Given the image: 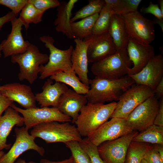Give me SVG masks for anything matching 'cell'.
Returning <instances> with one entry per match:
<instances>
[{
  "mask_svg": "<svg viewBox=\"0 0 163 163\" xmlns=\"http://www.w3.org/2000/svg\"><path fill=\"white\" fill-rule=\"evenodd\" d=\"M28 130L24 127L14 129L15 142L9 151L0 158V163H15L21 155L29 150L36 151L41 156L44 155V149L36 143L35 138L29 133Z\"/></svg>",
  "mask_w": 163,
  "mask_h": 163,
  "instance_id": "4fadbf2b",
  "label": "cell"
},
{
  "mask_svg": "<svg viewBox=\"0 0 163 163\" xmlns=\"http://www.w3.org/2000/svg\"><path fill=\"white\" fill-rule=\"evenodd\" d=\"M154 95V91L149 88L133 84L120 97L110 118L126 119L138 106Z\"/></svg>",
  "mask_w": 163,
  "mask_h": 163,
  "instance_id": "52a82bcc",
  "label": "cell"
},
{
  "mask_svg": "<svg viewBox=\"0 0 163 163\" xmlns=\"http://www.w3.org/2000/svg\"><path fill=\"white\" fill-rule=\"evenodd\" d=\"M0 91L25 109L37 107L35 95L29 86L18 83H9L0 86Z\"/></svg>",
  "mask_w": 163,
  "mask_h": 163,
  "instance_id": "ac0fdd59",
  "label": "cell"
},
{
  "mask_svg": "<svg viewBox=\"0 0 163 163\" xmlns=\"http://www.w3.org/2000/svg\"><path fill=\"white\" fill-rule=\"evenodd\" d=\"M81 147L87 153L92 163H106L101 158L97 150V146L87 138L79 142Z\"/></svg>",
  "mask_w": 163,
  "mask_h": 163,
  "instance_id": "836d02e7",
  "label": "cell"
},
{
  "mask_svg": "<svg viewBox=\"0 0 163 163\" xmlns=\"http://www.w3.org/2000/svg\"><path fill=\"white\" fill-rule=\"evenodd\" d=\"M17 15L14 12L10 11L5 15L0 17V30L3 26L6 23L11 22Z\"/></svg>",
  "mask_w": 163,
  "mask_h": 163,
  "instance_id": "60d3db41",
  "label": "cell"
},
{
  "mask_svg": "<svg viewBox=\"0 0 163 163\" xmlns=\"http://www.w3.org/2000/svg\"><path fill=\"white\" fill-rule=\"evenodd\" d=\"M153 21L155 24L157 23L160 26L162 32H163V19H159L155 18Z\"/></svg>",
  "mask_w": 163,
  "mask_h": 163,
  "instance_id": "f6af8a7d",
  "label": "cell"
},
{
  "mask_svg": "<svg viewBox=\"0 0 163 163\" xmlns=\"http://www.w3.org/2000/svg\"><path fill=\"white\" fill-rule=\"evenodd\" d=\"M83 40L88 42L87 55L88 63L101 60L114 53L117 50L108 32L92 34Z\"/></svg>",
  "mask_w": 163,
  "mask_h": 163,
  "instance_id": "5bb4252c",
  "label": "cell"
},
{
  "mask_svg": "<svg viewBox=\"0 0 163 163\" xmlns=\"http://www.w3.org/2000/svg\"><path fill=\"white\" fill-rule=\"evenodd\" d=\"M5 152L2 151H0V158L4 154Z\"/></svg>",
  "mask_w": 163,
  "mask_h": 163,
  "instance_id": "c3c4849f",
  "label": "cell"
},
{
  "mask_svg": "<svg viewBox=\"0 0 163 163\" xmlns=\"http://www.w3.org/2000/svg\"><path fill=\"white\" fill-rule=\"evenodd\" d=\"M133 131L126 119L114 117L104 123L87 138L98 146L104 142L116 139Z\"/></svg>",
  "mask_w": 163,
  "mask_h": 163,
  "instance_id": "7c38bea8",
  "label": "cell"
},
{
  "mask_svg": "<svg viewBox=\"0 0 163 163\" xmlns=\"http://www.w3.org/2000/svg\"><path fill=\"white\" fill-rule=\"evenodd\" d=\"M10 107L22 115L25 127L28 130L42 123L53 121L61 123L72 121L70 117L64 115L55 107L23 109L16 106L13 103Z\"/></svg>",
  "mask_w": 163,
  "mask_h": 163,
  "instance_id": "9c48e42d",
  "label": "cell"
},
{
  "mask_svg": "<svg viewBox=\"0 0 163 163\" xmlns=\"http://www.w3.org/2000/svg\"><path fill=\"white\" fill-rule=\"evenodd\" d=\"M39 39L50 53L46 64L40 66V79H44L59 72L73 70L71 59L73 49L72 46L70 45L66 50H61L54 46V40L52 37L43 36Z\"/></svg>",
  "mask_w": 163,
  "mask_h": 163,
  "instance_id": "277c9868",
  "label": "cell"
},
{
  "mask_svg": "<svg viewBox=\"0 0 163 163\" xmlns=\"http://www.w3.org/2000/svg\"><path fill=\"white\" fill-rule=\"evenodd\" d=\"M49 58L47 54L41 53L37 46L31 44L23 53L11 56V61L19 65V80H26L32 84L40 72V66L47 63Z\"/></svg>",
  "mask_w": 163,
  "mask_h": 163,
  "instance_id": "8992f818",
  "label": "cell"
},
{
  "mask_svg": "<svg viewBox=\"0 0 163 163\" xmlns=\"http://www.w3.org/2000/svg\"><path fill=\"white\" fill-rule=\"evenodd\" d=\"M154 91L155 96L158 100L163 97V78L157 85Z\"/></svg>",
  "mask_w": 163,
  "mask_h": 163,
  "instance_id": "b9f144b4",
  "label": "cell"
},
{
  "mask_svg": "<svg viewBox=\"0 0 163 163\" xmlns=\"http://www.w3.org/2000/svg\"><path fill=\"white\" fill-rule=\"evenodd\" d=\"M129 38L140 43L150 44L155 38V24L138 11L122 15Z\"/></svg>",
  "mask_w": 163,
  "mask_h": 163,
  "instance_id": "ba28073f",
  "label": "cell"
},
{
  "mask_svg": "<svg viewBox=\"0 0 163 163\" xmlns=\"http://www.w3.org/2000/svg\"><path fill=\"white\" fill-rule=\"evenodd\" d=\"M24 124L23 117L19 113L10 106L0 116V151L3 149H9L11 144L6 143L7 138L14 126H21Z\"/></svg>",
  "mask_w": 163,
  "mask_h": 163,
  "instance_id": "7402d4cb",
  "label": "cell"
},
{
  "mask_svg": "<svg viewBox=\"0 0 163 163\" xmlns=\"http://www.w3.org/2000/svg\"><path fill=\"white\" fill-rule=\"evenodd\" d=\"M158 5L161 13L163 14V0H159L157 1Z\"/></svg>",
  "mask_w": 163,
  "mask_h": 163,
  "instance_id": "7dc6e473",
  "label": "cell"
},
{
  "mask_svg": "<svg viewBox=\"0 0 163 163\" xmlns=\"http://www.w3.org/2000/svg\"><path fill=\"white\" fill-rule=\"evenodd\" d=\"M13 102L5 96L0 91V116L7 108L10 106Z\"/></svg>",
  "mask_w": 163,
  "mask_h": 163,
  "instance_id": "ab89813d",
  "label": "cell"
},
{
  "mask_svg": "<svg viewBox=\"0 0 163 163\" xmlns=\"http://www.w3.org/2000/svg\"><path fill=\"white\" fill-rule=\"evenodd\" d=\"M140 12L144 14H152L155 16V18L159 19H163V14L161 13L158 4H154L151 2H149L147 7H142Z\"/></svg>",
  "mask_w": 163,
  "mask_h": 163,
  "instance_id": "8d00e7d4",
  "label": "cell"
},
{
  "mask_svg": "<svg viewBox=\"0 0 163 163\" xmlns=\"http://www.w3.org/2000/svg\"><path fill=\"white\" fill-rule=\"evenodd\" d=\"M27 2V0H0V5L9 8L17 15Z\"/></svg>",
  "mask_w": 163,
  "mask_h": 163,
  "instance_id": "d590c367",
  "label": "cell"
},
{
  "mask_svg": "<svg viewBox=\"0 0 163 163\" xmlns=\"http://www.w3.org/2000/svg\"><path fill=\"white\" fill-rule=\"evenodd\" d=\"M113 14L112 8L105 3L93 27L92 34H99L107 32L110 20Z\"/></svg>",
  "mask_w": 163,
  "mask_h": 163,
  "instance_id": "4dcf8cb0",
  "label": "cell"
},
{
  "mask_svg": "<svg viewBox=\"0 0 163 163\" xmlns=\"http://www.w3.org/2000/svg\"><path fill=\"white\" fill-rule=\"evenodd\" d=\"M159 102L154 95L138 106L126 119L133 131L141 132L152 125L157 113Z\"/></svg>",
  "mask_w": 163,
  "mask_h": 163,
  "instance_id": "30bf717a",
  "label": "cell"
},
{
  "mask_svg": "<svg viewBox=\"0 0 163 163\" xmlns=\"http://www.w3.org/2000/svg\"><path fill=\"white\" fill-rule=\"evenodd\" d=\"M154 124L163 126V97L160 99L157 113L155 117Z\"/></svg>",
  "mask_w": 163,
  "mask_h": 163,
  "instance_id": "f35d334b",
  "label": "cell"
},
{
  "mask_svg": "<svg viewBox=\"0 0 163 163\" xmlns=\"http://www.w3.org/2000/svg\"><path fill=\"white\" fill-rule=\"evenodd\" d=\"M99 14H96L83 18L80 21L71 23L72 31L75 39L83 40L92 34V30Z\"/></svg>",
  "mask_w": 163,
  "mask_h": 163,
  "instance_id": "484cf974",
  "label": "cell"
},
{
  "mask_svg": "<svg viewBox=\"0 0 163 163\" xmlns=\"http://www.w3.org/2000/svg\"><path fill=\"white\" fill-rule=\"evenodd\" d=\"M132 141L163 145V126L153 124L138 133Z\"/></svg>",
  "mask_w": 163,
  "mask_h": 163,
  "instance_id": "4316f807",
  "label": "cell"
},
{
  "mask_svg": "<svg viewBox=\"0 0 163 163\" xmlns=\"http://www.w3.org/2000/svg\"><path fill=\"white\" fill-rule=\"evenodd\" d=\"M112 8L113 14L123 15L138 11L141 0H104Z\"/></svg>",
  "mask_w": 163,
  "mask_h": 163,
  "instance_id": "f1b7e54d",
  "label": "cell"
},
{
  "mask_svg": "<svg viewBox=\"0 0 163 163\" xmlns=\"http://www.w3.org/2000/svg\"><path fill=\"white\" fill-rule=\"evenodd\" d=\"M108 32L117 50H126L129 37L122 15H112Z\"/></svg>",
  "mask_w": 163,
  "mask_h": 163,
  "instance_id": "cb8c5ba5",
  "label": "cell"
},
{
  "mask_svg": "<svg viewBox=\"0 0 163 163\" xmlns=\"http://www.w3.org/2000/svg\"><path fill=\"white\" fill-rule=\"evenodd\" d=\"M88 103L85 95L68 89L60 97L57 108L62 113L70 117L75 123L82 108Z\"/></svg>",
  "mask_w": 163,
  "mask_h": 163,
  "instance_id": "d6986e66",
  "label": "cell"
},
{
  "mask_svg": "<svg viewBox=\"0 0 163 163\" xmlns=\"http://www.w3.org/2000/svg\"><path fill=\"white\" fill-rule=\"evenodd\" d=\"M59 122L53 121L38 124L33 127L30 134L35 138L42 139L47 143L82 140L75 125L69 122Z\"/></svg>",
  "mask_w": 163,
  "mask_h": 163,
  "instance_id": "3957f363",
  "label": "cell"
},
{
  "mask_svg": "<svg viewBox=\"0 0 163 163\" xmlns=\"http://www.w3.org/2000/svg\"><path fill=\"white\" fill-rule=\"evenodd\" d=\"M140 163H148L146 160L144 158H143L141 161Z\"/></svg>",
  "mask_w": 163,
  "mask_h": 163,
  "instance_id": "f907efd6",
  "label": "cell"
},
{
  "mask_svg": "<svg viewBox=\"0 0 163 163\" xmlns=\"http://www.w3.org/2000/svg\"><path fill=\"white\" fill-rule=\"evenodd\" d=\"M132 64L126 50H118L113 54L93 63L91 70L96 76L115 79L127 75Z\"/></svg>",
  "mask_w": 163,
  "mask_h": 163,
  "instance_id": "5b68a950",
  "label": "cell"
},
{
  "mask_svg": "<svg viewBox=\"0 0 163 163\" xmlns=\"http://www.w3.org/2000/svg\"><path fill=\"white\" fill-rule=\"evenodd\" d=\"M78 0H70L68 2L62 1L57 7V18L54 24L56 30L65 35L68 38L75 39L72 31L70 20L72 12L75 4Z\"/></svg>",
  "mask_w": 163,
  "mask_h": 163,
  "instance_id": "603a6c76",
  "label": "cell"
},
{
  "mask_svg": "<svg viewBox=\"0 0 163 163\" xmlns=\"http://www.w3.org/2000/svg\"><path fill=\"white\" fill-rule=\"evenodd\" d=\"M64 144L71 151L73 163H92L88 155L81 147L79 142L72 141Z\"/></svg>",
  "mask_w": 163,
  "mask_h": 163,
  "instance_id": "d6a6232c",
  "label": "cell"
},
{
  "mask_svg": "<svg viewBox=\"0 0 163 163\" xmlns=\"http://www.w3.org/2000/svg\"><path fill=\"white\" fill-rule=\"evenodd\" d=\"M74 40L75 46L71 54L72 67L81 81L89 87V79L88 75V62L87 55L88 43L86 41L79 39H75Z\"/></svg>",
  "mask_w": 163,
  "mask_h": 163,
  "instance_id": "ffe728a7",
  "label": "cell"
},
{
  "mask_svg": "<svg viewBox=\"0 0 163 163\" xmlns=\"http://www.w3.org/2000/svg\"><path fill=\"white\" fill-rule=\"evenodd\" d=\"M117 103H87L81 110L75 122L82 136L87 137L110 118Z\"/></svg>",
  "mask_w": 163,
  "mask_h": 163,
  "instance_id": "7a4b0ae2",
  "label": "cell"
},
{
  "mask_svg": "<svg viewBox=\"0 0 163 163\" xmlns=\"http://www.w3.org/2000/svg\"><path fill=\"white\" fill-rule=\"evenodd\" d=\"M15 163H36L35 162L30 161L28 162H27L24 159L21 158L18 159Z\"/></svg>",
  "mask_w": 163,
  "mask_h": 163,
  "instance_id": "bcb514c9",
  "label": "cell"
},
{
  "mask_svg": "<svg viewBox=\"0 0 163 163\" xmlns=\"http://www.w3.org/2000/svg\"><path fill=\"white\" fill-rule=\"evenodd\" d=\"M39 163H73V160L72 156L68 159L58 161H51L46 159L42 158L40 160Z\"/></svg>",
  "mask_w": 163,
  "mask_h": 163,
  "instance_id": "7bdbcfd3",
  "label": "cell"
},
{
  "mask_svg": "<svg viewBox=\"0 0 163 163\" xmlns=\"http://www.w3.org/2000/svg\"><path fill=\"white\" fill-rule=\"evenodd\" d=\"M44 13L28 2L27 0V3L20 12L18 18L22 22L26 30H27L29 24H37L42 21Z\"/></svg>",
  "mask_w": 163,
  "mask_h": 163,
  "instance_id": "f546056e",
  "label": "cell"
},
{
  "mask_svg": "<svg viewBox=\"0 0 163 163\" xmlns=\"http://www.w3.org/2000/svg\"><path fill=\"white\" fill-rule=\"evenodd\" d=\"M129 76L133 79L136 84L146 86L154 91L163 78L162 55H155L140 72Z\"/></svg>",
  "mask_w": 163,
  "mask_h": 163,
  "instance_id": "9a60e30c",
  "label": "cell"
},
{
  "mask_svg": "<svg viewBox=\"0 0 163 163\" xmlns=\"http://www.w3.org/2000/svg\"><path fill=\"white\" fill-rule=\"evenodd\" d=\"M88 83L89 89L85 94L88 103L104 104L118 101L121 95L135 82L126 75L115 79L96 76L93 79H89Z\"/></svg>",
  "mask_w": 163,
  "mask_h": 163,
  "instance_id": "6da1fadb",
  "label": "cell"
},
{
  "mask_svg": "<svg viewBox=\"0 0 163 163\" xmlns=\"http://www.w3.org/2000/svg\"><path fill=\"white\" fill-rule=\"evenodd\" d=\"M28 2L43 12L48 9L57 7L60 3L58 0H28Z\"/></svg>",
  "mask_w": 163,
  "mask_h": 163,
  "instance_id": "e575fe53",
  "label": "cell"
},
{
  "mask_svg": "<svg viewBox=\"0 0 163 163\" xmlns=\"http://www.w3.org/2000/svg\"><path fill=\"white\" fill-rule=\"evenodd\" d=\"M153 148L157 151L161 159L163 160V145L155 144Z\"/></svg>",
  "mask_w": 163,
  "mask_h": 163,
  "instance_id": "ee69618b",
  "label": "cell"
},
{
  "mask_svg": "<svg viewBox=\"0 0 163 163\" xmlns=\"http://www.w3.org/2000/svg\"><path fill=\"white\" fill-rule=\"evenodd\" d=\"M88 4L76 13L70 20V23L96 14H99L105 5L104 0H89Z\"/></svg>",
  "mask_w": 163,
  "mask_h": 163,
  "instance_id": "1f68e13d",
  "label": "cell"
},
{
  "mask_svg": "<svg viewBox=\"0 0 163 163\" xmlns=\"http://www.w3.org/2000/svg\"><path fill=\"white\" fill-rule=\"evenodd\" d=\"M76 74L74 70H72L59 73L51 76L50 78L56 82L68 85L77 93L85 95L88 92L89 87L83 84Z\"/></svg>",
  "mask_w": 163,
  "mask_h": 163,
  "instance_id": "d4e9b609",
  "label": "cell"
},
{
  "mask_svg": "<svg viewBox=\"0 0 163 163\" xmlns=\"http://www.w3.org/2000/svg\"><path fill=\"white\" fill-rule=\"evenodd\" d=\"M126 51L129 60L133 64L128 75L135 74L140 72L155 55L154 47L129 38Z\"/></svg>",
  "mask_w": 163,
  "mask_h": 163,
  "instance_id": "2e32d148",
  "label": "cell"
},
{
  "mask_svg": "<svg viewBox=\"0 0 163 163\" xmlns=\"http://www.w3.org/2000/svg\"><path fill=\"white\" fill-rule=\"evenodd\" d=\"M11 22V32L1 43L5 58L23 53L31 44L24 39L21 32L23 25L18 18H15Z\"/></svg>",
  "mask_w": 163,
  "mask_h": 163,
  "instance_id": "e0dca14e",
  "label": "cell"
},
{
  "mask_svg": "<svg viewBox=\"0 0 163 163\" xmlns=\"http://www.w3.org/2000/svg\"><path fill=\"white\" fill-rule=\"evenodd\" d=\"M2 51V48L1 45L0 44V59L2 56L1 52Z\"/></svg>",
  "mask_w": 163,
  "mask_h": 163,
  "instance_id": "681fc988",
  "label": "cell"
},
{
  "mask_svg": "<svg viewBox=\"0 0 163 163\" xmlns=\"http://www.w3.org/2000/svg\"><path fill=\"white\" fill-rule=\"evenodd\" d=\"M138 132L133 131L116 139L103 142L97 146L101 158L106 163H125L129 146Z\"/></svg>",
  "mask_w": 163,
  "mask_h": 163,
  "instance_id": "8fae6325",
  "label": "cell"
},
{
  "mask_svg": "<svg viewBox=\"0 0 163 163\" xmlns=\"http://www.w3.org/2000/svg\"><path fill=\"white\" fill-rule=\"evenodd\" d=\"M143 158L148 163H163L162 160L157 151L152 147L144 155Z\"/></svg>",
  "mask_w": 163,
  "mask_h": 163,
  "instance_id": "74e56055",
  "label": "cell"
},
{
  "mask_svg": "<svg viewBox=\"0 0 163 163\" xmlns=\"http://www.w3.org/2000/svg\"><path fill=\"white\" fill-rule=\"evenodd\" d=\"M152 147L151 144L132 141L128 149L125 163H140L145 154Z\"/></svg>",
  "mask_w": 163,
  "mask_h": 163,
  "instance_id": "83f0119b",
  "label": "cell"
},
{
  "mask_svg": "<svg viewBox=\"0 0 163 163\" xmlns=\"http://www.w3.org/2000/svg\"><path fill=\"white\" fill-rule=\"evenodd\" d=\"M41 92L35 94L36 101L40 107L52 106L56 107L60 97L69 88L66 84L61 82H56L54 84L50 78L44 83Z\"/></svg>",
  "mask_w": 163,
  "mask_h": 163,
  "instance_id": "44dd1931",
  "label": "cell"
}]
</instances>
